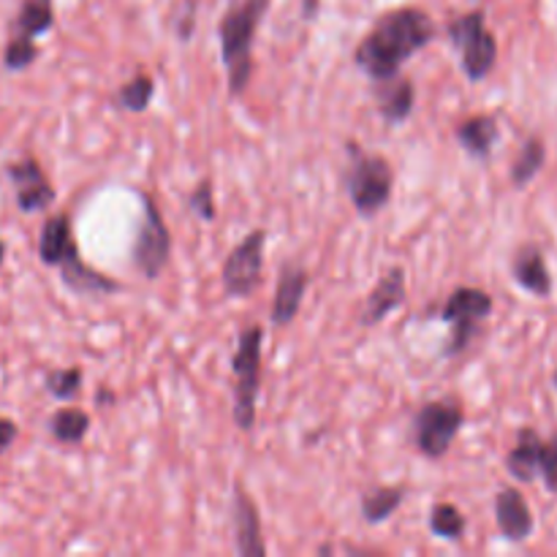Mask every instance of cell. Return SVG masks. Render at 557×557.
<instances>
[{"instance_id": "cell-1", "label": "cell", "mask_w": 557, "mask_h": 557, "mask_svg": "<svg viewBox=\"0 0 557 557\" xmlns=\"http://www.w3.org/2000/svg\"><path fill=\"white\" fill-rule=\"evenodd\" d=\"M435 33L438 30L428 11L413 9V5L386 11L375 20L368 36L359 41L354 63L373 79V85L392 79L400 74L406 60H411L413 54L435 41Z\"/></svg>"}, {"instance_id": "cell-2", "label": "cell", "mask_w": 557, "mask_h": 557, "mask_svg": "<svg viewBox=\"0 0 557 557\" xmlns=\"http://www.w3.org/2000/svg\"><path fill=\"white\" fill-rule=\"evenodd\" d=\"M270 11V0H234L218 25L223 65L228 74V96L248 90L253 76V41L261 20Z\"/></svg>"}, {"instance_id": "cell-3", "label": "cell", "mask_w": 557, "mask_h": 557, "mask_svg": "<svg viewBox=\"0 0 557 557\" xmlns=\"http://www.w3.org/2000/svg\"><path fill=\"white\" fill-rule=\"evenodd\" d=\"M343 183H346V194L359 215L373 218L389 205L395 172H392V163L386 158L364 152L357 141H348V163Z\"/></svg>"}, {"instance_id": "cell-4", "label": "cell", "mask_w": 557, "mask_h": 557, "mask_svg": "<svg viewBox=\"0 0 557 557\" xmlns=\"http://www.w3.org/2000/svg\"><path fill=\"white\" fill-rule=\"evenodd\" d=\"M261 346H264V326H245L232 357L234 422L243 433H250L256 424V403L261 392Z\"/></svg>"}, {"instance_id": "cell-5", "label": "cell", "mask_w": 557, "mask_h": 557, "mask_svg": "<svg viewBox=\"0 0 557 557\" xmlns=\"http://www.w3.org/2000/svg\"><path fill=\"white\" fill-rule=\"evenodd\" d=\"M141 201V221L136 226L134 248H131V261L136 272L147 281H158L172 259V234H169L166 221L158 210L156 199L150 194H139Z\"/></svg>"}, {"instance_id": "cell-6", "label": "cell", "mask_w": 557, "mask_h": 557, "mask_svg": "<svg viewBox=\"0 0 557 557\" xmlns=\"http://www.w3.org/2000/svg\"><path fill=\"white\" fill-rule=\"evenodd\" d=\"M449 41L462 54V71L471 82H482L498 60V41L487 30L482 11H468L449 22Z\"/></svg>"}, {"instance_id": "cell-7", "label": "cell", "mask_w": 557, "mask_h": 557, "mask_svg": "<svg viewBox=\"0 0 557 557\" xmlns=\"http://www.w3.org/2000/svg\"><path fill=\"white\" fill-rule=\"evenodd\" d=\"M493 313V297L482 288L462 286L449 294V299L441 308V321L451 326V337L446 343V357H457L471 346L473 335H476L479 324Z\"/></svg>"}, {"instance_id": "cell-8", "label": "cell", "mask_w": 557, "mask_h": 557, "mask_svg": "<svg viewBox=\"0 0 557 557\" xmlns=\"http://www.w3.org/2000/svg\"><path fill=\"white\" fill-rule=\"evenodd\" d=\"M462 422H466V411L457 400H433L424 403L419 408L417 419H413V438H417L419 451L430 460H441L446 451L455 444L457 433H460Z\"/></svg>"}, {"instance_id": "cell-9", "label": "cell", "mask_w": 557, "mask_h": 557, "mask_svg": "<svg viewBox=\"0 0 557 557\" xmlns=\"http://www.w3.org/2000/svg\"><path fill=\"white\" fill-rule=\"evenodd\" d=\"M264 228H253V232L245 234L243 243L234 245L221 270V283L226 297L245 299L261 286V275H264Z\"/></svg>"}, {"instance_id": "cell-10", "label": "cell", "mask_w": 557, "mask_h": 557, "mask_svg": "<svg viewBox=\"0 0 557 557\" xmlns=\"http://www.w3.org/2000/svg\"><path fill=\"white\" fill-rule=\"evenodd\" d=\"M9 180L16 188V205L22 212H38L47 210L54 201L52 183L44 174L41 163L25 158V161L9 163Z\"/></svg>"}, {"instance_id": "cell-11", "label": "cell", "mask_w": 557, "mask_h": 557, "mask_svg": "<svg viewBox=\"0 0 557 557\" xmlns=\"http://www.w3.org/2000/svg\"><path fill=\"white\" fill-rule=\"evenodd\" d=\"M310 275L305 267L299 264H286L281 272V281H277L275 297H272V310L270 321L275 326H288L297 319L299 308H302V299L308 294Z\"/></svg>"}, {"instance_id": "cell-12", "label": "cell", "mask_w": 557, "mask_h": 557, "mask_svg": "<svg viewBox=\"0 0 557 557\" xmlns=\"http://www.w3.org/2000/svg\"><path fill=\"white\" fill-rule=\"evenodd\" d=\"M403 302H406V270H403V267H392V270L375 283L373 292H370L359 321H362V326H379L381 321L389 313H395Z\"/></svg>"}, {"instance_id": "cell-13", "label": "cell", "mask_w": 557, "mask_h": 557, "mask_svg": "<svg viewBox=\"0 0 557 557\" xmlns=\"http://www.w3.org/2000/svg\"><path fill=\"white\" fill-rule=\"evenodd\" d=\"M495 520H498L500 536L509 542H525L533 533L536 522H533L531 506L522 498L520 490L504 487L495 500Z\"/></svg>"}, {"instance_id": "cell-14", "label": "cell", "mask_w": 557, "mask_h": 557, "mask_svg": "<svg viewBox=\"0 0 557 557\" xmlns=\"http://www.w3.org/2000/svg\"><path fill=\"white\" fill-rule=\"evenodd\" d=\"M234 536H237V553L243 557L267 555L259 506L250 500V495L245 493V490H237V493H234Z\"/></svg>"}, {"instance_id": "cell-15", "label": "cell", "mask_w": 557, "mask_h": 557, "mask_svg": "<svg viewBox=\"0 0 557 557\" xmlns=\"http://www.w3.org/2000/svg\"><path fill=\"white\" fill-rule=\"evenodd\" d=\"M375 101L379 114L389 125H400L411 117L413 103H417V87L408 76H392V79L375 82Z\"/></svg>"}, {"instance_id": "cell-16", "label": "cell", "mask_w": 557, "mask_h": 557, "mask_svg": "<svg viewBox=\"0 0 557 557\" xmlns=\"http://www.w3.org/2000/svg\"><path fill=\"white\" fill-rule=\"evenodd\" d=\"M79 253L74 237V226H71V218L65 212L52 215L41 228V243H38V256L47 267H60L69 256Z\"/></svg>"}, {"instance_id": "cell-17", "label": "cell", "mask_w": 557, "mask_h": 557, "mask_svg": "<svg viewBox=\"0 0 557 557\" xmlns=\"http://www.w3.org/2000/svg\"><path fill=\"white\" fill-rule=\"evenodd\" d=\"M511 275L525 292L536 294V297H549V292H553L547 261L536 245H525V248L517 250L515 261H511Z\"/></svg>"}, {"instance_id": "cell-18", "label": "cell", "mask_w": 557, "mask_h": 557, "mask_svg": "<svg viewBox=\"0 0 557 557\" xmlns=\"http://www.w3.org/2000/svg\"><path fill=\"white\" fill-rule=\"evenodd\" d=\"M60 277H63L65 286L74 294H114L120 292V283L112 281L103 272L92 270L87 261L79 259V253L69 256V259L60 264Z\"/></svg>"}, {"instance_id": "cell-19", "label": "cell", "mask_w": 557, "mask_h": 557, "mask_svg": "<svg viewBox=\"0 0 557 557\" xmlns=\"http://www.w3.org/2000/svg\"><path fill=\"white\" fill-rule=\"evenodd\" d=\"M542 446L544 441L539 438L536 430L525 428L517 435V446L506 457V468L517 482H533L539 476V462H542Z\"/></svg>"}, {"instance_id": "cell-20", "label": "cell", "mask_w": 557, "mask_h": 557, "mask_svg": "<svg viewBox=\"0 0 557 557\" xmlns=\"http://www.w3.org/2000/svg\"><path fill=\"white\" fill-rule=\"evenodd\" d=\"M498 136H500L498 120L490 117V114L468 117L466 123L457 128V139H460V145L466 147V152H471L473 158H490Z\"/></svg>"}, {"instance_id": "cell-21", "label": "cell", "mask_w": 557, "mask_h": 557, "mask_svg": "<svg viewBox=\"0 0 557 557\" xmlns=\"http://www.w3.org/2000/svg\"><path fill=\"white\" fill-rule=\"evenodd\" d=\"M406 500V490L403 487H379V490H370L368 495H362V520L368 525H381V522L389 520L397 509L403 506Z\"/></svg>"}, {"instance_id": "cell-22", "label": "cell", "mask_w": 557, "mask_h": 557, "mask_svg": "<svg viewBox=\"0 0 557 557\" xmlns=\"http://www.w3.org/2000/svg\"><path fill=\"white\" fill-rule=\"evenodd\" d=\"M87 430H90V417H87L82 408H60V411H54L52 419H49V433H52V438L58 441V444H82Z\"/></svg>"}, {"instance_id": "cell-23", "label": "cell", "mask_w": 557, "mask_h": 557, "mask_svg": "<svg viewBox=\"0 0 557 557\" xmlns=\"http://www.w3.org/2000/svg\"><path fill=\"white\" fill-rule=\"evenodd\" d=\"M54 25V9L52 0H22L20 16H16V33L22 36H44L52 30Z\"/></svg>"}, {"instance_id": "cell-24", "label": "cell", "mask_w": 557, "mask_h": 557, "mask_svg": "<svg viewBox=\"0 0 557 557\" xmlns=\"http://www.w3.org/2000/svg\"><path fill=\"white\" fill-rule=\"evenodd\" d=\"M544 161H547L544 141L533 136V139H528L525 145H522L520 156H517L515 166H511V183H515L517 188H525V185L531 183L539 172H542Z\"/></svg>"}, {"instance_id": "cell-25", "label": "cell", "mask_w": 557, "mask_h": 557, "mask_svg": "<svg viewBox=\"0 0 557 557\" xmlns=\"http://www.w3.org/2000/svg\"><path fill=\"white\" fill-rule=\"evenodd\" d=\"M430 531L446 542H460L466 533V517L455 504H435L430 509Z\"/></svg>"}, {"instance_id": "cell-26", "label": "cell", "mask_w": 557, "mask_h": 557, "mask_svg": "<svg viewBox=\"0 0 557 557\" xmlns=\"http://www.w3.org/2000/svg\"><path fill=\"white\" fill-rule=\"evenodd\" d=\"M152 96H156V82H152L150 74H136L134 79L125 82L117 90V103L125 109V112H145L150 107Z\"/></svg>"}, {"instance_id": "cell-27", "label": "cell", "mask_w": 557, "mask_h": 557, "mask_svg": "<svg viewBox=\"0 0 557 557\" xmlns=\"http://www.w3.org/2000/svg\"><path fill=\"white\" fill-rule=\"evenodd\" d=\"M82 389V370L79 368H60L47 373V392L58 400H74Z\"/></svg>"}, {"instance_id": "cell-28", "label": "cell", "mask_w": 557, "mask_h": 557, "mask_svg": "<svg viewBox=\"0 0 557 557\" xmlns=\"http://www.w3.org/2000/svg\"><path fill=\"white\" fill-rule=\"evenodd\" d=\"M36 58H38L36 41H33L30 36H22V33H16V36L9 41V47H5L3 63L9 71H22V69H27V65L36 63Z\"/></svg>"}, {"instance_id": "cell-29", "label": "cell", "mask_w": 557, "mask_h": 557, "mask_svg": "<svg viewBox=\"0 0 557 557\" xmlns=\"http://www.w3.org/2000/svg\"><path fill=\"white\" fill-rule=\"evenodd\" d=\"M188 210L194 212L199 221H215V194H212L210 180H201L188 196Z\"/></svg>"}, {"instance_id": "cell-30", "label": "cell", "mask_w": 557, "mask_h": 557, "mask_svg": "<svg viewBox=\"0 0 557 557\" xmlns=\"http://www.w3.org/2000/svg\"><path fill=\"white\" fill-rule=\"evenodd\" d=\"M539 473L544 476L549 490L557 493V433L542 446V462H539Z\"/></svg>"}, {"instance_id": "cell-31", "label": "cell", "mask_w": 557, "mask_h": 557, "mask_svg": "<svg viewBox=\"0 0 557 557\" xmlns=\"http://www.w3.org/2000/svg\"><path fill=\"white\" fill-rule=\"evenodd\" d=\"M194 25H196V3L194 0H188V3H185V11H183V20L177 22L180 41H188V38L194 36Z\"/></svg>"}, {"instance_id": "cell-32", "label": "cell", "mask_w": 557, "mask_h": 557, "mask_svg": "<svg viewBox=\"0 0 557 557\" xmlns=\"http://www.w3.org/2000/svg\"><path fill=\"white\" fill-rule=\"evenodd\" d=\"M16 441V424L11 419H0V455Z\"/></svg>"}, {"instance_id": "cell-33", "label": "cell", "mask_w": 557, "mask_h": 557, "mask_svg": "<svg viewBox=\"0 0 557 557\" xmlns=\"http://www.w3.org/2000/svg\"><path fill=\"white\" fill-rule=\"evenodd\" d=\"M96 403H98V406H101V408H103V403H114L112 389H107V386H101V389L96 392Z\"/></svg>"}, {"instance_id": "cell-34", "label": "cell", "mask_w": 557, "mask_h": 557, "mask_svg": "<svg viewBox=\"0 0 557 557\" xmlns=\"http://www.w3.org/2000/svg\"><path fill=\"white\" fill-rule=\"evenodd\" d=\"M315 0H305V16H313Z\"/></svg>"}, {"instance_id": "cell-35", "label": "cell", "mask_w": 557, "mask_h": 557, "mask_svg": "<svg viewBox=\"0 0 557 557\" xmlns=\"http://www.w3.org/2000/svg\"><path fill=\"white\" fill-rule=\"evenodd\" d=\"M3 259H5V245L0 243V264H3Z\"/></svg>"}, {"instance_id": "cell-36", "label": "cell", "mask_w": 557, "mask_h": 557, "mask_svg": "<svg viewBox=\"0 0 557 557\" xmlns=\"http://www.w3.org/2000/svg\"><path fill=\"white\" fill-rule=\"evenodd\" d=\"M555 386H557V373H555Z\"/></svg>"}]
</instances>
